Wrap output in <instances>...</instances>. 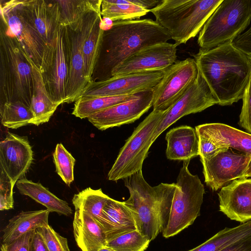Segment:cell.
<instances>
[{
    "label": "cell",
    "instance_id": "1",
    "mask_svg": "<svg viewBox=\"0 0 251 251\" xmlns=\"http://www.w3.org/2000/svg\"><path fill=\"white\" fill-rule=\"evenodd\" d=\"M194 57L217 104L230 105L243 99L251 77V63L232 42L207 50L200 49Z\"/></svg>",
    "mask_w": 251,
    "mask_h": 251
},
{
    "label": "cell",
    "instance_id": "2",
    "mask_svg": "<svg viewBox=\"0 0 251 251\" xmlns=\"http://www.w3.org/2000/svg\"><path fill=\"white\" fill-rule=\"evenodd\" d=\"M171 39L168 31L152 19L113 22L103 31L95 70L97 81L111 77L113 71L139 50Z\"/></svg>",
    "mask_w": 251,
    "mask_h": 251
},
{
    "label": "cell",
    "instance_id": "3",
    "mask_svg": "<svg viewBox=\"0 0 251 251\" xmlns=\"http://www.w3.org/2000/svg\"><path fill=\"white\" fill-rule=\"evenodd\" d=\"M123 180L130 195L124 202L132 213L137 230L151 241L167 226L176 183H161L151 186L142 171Z\"/></svg>",
    "mask_w": 251,
    "mask_h": 251
},
{
    "label": "cell",
    "instance_id": "4",
    "mask_svg": "<svg viewBox=\"0 0 251 251\" xmlns=\"http://www.w3.org/2000/svg\"><path fill=\"white\" fill-rule=\"evenodd\" d=\"M0 105L20 101L30 108L33 90L31 66L12 33L1 21Z\"/></svg>",
    "mask_w": 251,
    "mask_h": 251
},
{
    "label": "cell",
    "instance_id": "5",
    "mask_svg": "<svg viewBox=\"0 0 251 251\" xmlns=\"http://www.w3.org/2000/svg\"><path fill=\"white\" fill-rule=\"evenodd\" d=\"M223 0H162L150 10L177 46L200 33Z\"/></svg>",
    "mask_w": 251,
    "mask_h": 251
},
{
    "label": "cell",
    "instance_id": "6",
    "mask_svg": "<svg viewBox=\"0 0 251 251\" xmlns=\"http://www.w3.org/2000/svg\"><path fill=\"white\" fill-rule=\"evenodd\" d=\"M251 21V0H223L199 34L200 49L207 50L232 42Z\"/></svg>",
    "mask_w": 251,
    "mask_h": 251
},
{
    "label": "cell",
    "instance_id": "7",
    "mask_svg": "<svg viewBox=\"0 0 251 251\" xmlns=\"http://www.w3.org/2000/svg\"><path fill=\"white\" fill-rule=\"evenodd\" d=\"M189 164L183 162L177 177L169 219L162 231L166 238L188 227L200 215L204 188L199 176L189 171Z\"/></svg>",
    "mask_w": 251,
    "mask_h": 251
},
{
    "label": "cell",
    "instance_id": "8",
    "mask_svg": "<svg viewBox=\"0 0 251 251\" xmlns=\"http://www.w3.org/2000/svg\"><path fill=\"white\" fill-rule=\"evenodd\" d=\"M164 112L153 111L134 129L120 149L108 173V179L118 181L142 171L143 162L154 142V133Z\"/></svg>",
    "mask_w": 251,
    "mask_h": 251
},
{
    "label": "cell",
    "instance_id": "9",
    "mask_svg": "<svg viewBox=\"0 0 251 251\" xmlns=\"http://www.w3.org/2000/svg\"><path fill=\"white\" fill-rule=\"evenodd\" d=\"M1 20L18 41L21 48L42 73L50 49L25 15L21 0L0 2Z\"/></svg>",
    "mask_w": 251,
    "mask_h": 251
},
{
    "label": "cell",
    "instance_id": "10",
    "mask_svg": "<svg viewBox=\"0 0 251 251\" xmlns=\"http://www.w3.org/2000/svg\"><path fill=\"white\" fill-rule=\"evenodd\" d=\"M71 62V41L68 26L60 25L42 74L51 100L58 106L66 102Z\"/></svg>",
    "mask_w": 251,
    "mask_h": 251
},
{
    "label": "cell",
    "instance_id": "11",
    "mask_svg": "<svg viewBox=\"0 0 251 251\" xmlns=\"http://www.w3.org/2000/svg\"><path fill=\"white\" fill-rule=\"evenodd\" d=\"M198 72L196 61L191 58L176 61L166 69L162 80L153 89V111L168 109L185 93Z\"/></svg>",
    "mask_w": 251,
    "mask_h": 251
},
{
    "label": "cell",
    "instance_id": "12",
    "mask_svg": "<svg viewBox=\"0 0 251 251\" xmlns=\"http://www.w3.org/2000/svg\"><path fill=\"white\" fill-rule=\"evenodd\" d=\"M100 13H88L76 25L68 26L71 41V62L67 88L66 103L76 101L89 84L84 70L83 47Z\"/></svg>",
    "mask_w": 251,
    "mask_h": 251
},
{
    "label": "cell",
    "instance_id": "13",
    "mask_svg": "<svg viewBox=\"0 0 251 251\" xmlns=\"http://www.w3.org/2000/svg\"><path fill=\"white\" fill-rule=\"evenodd\" d=\"M165 72L137 73L92 81L78 99L128 95L152 90L161 81Z\"/></svg>",
    "mask_w": 251,
    "mask_h": 251
},
{
    "label": "cell",
    "instance_id": "14",
    "mask_svg": "<svg viewBox=\"0 0 251 251\" xmlns=\"http://www.w3.org/2000/svg\"><path fill=\"white\" fill-rule=\"evenodd\" d=\"M217 101L199 71L198 75L182 97L164 114L153 136V141L170 126L187 115L200 112Z\"/></svg>",
    "mask_w": 251,
    "mask_h": 251
},
{
    "label": "cell",
    "instance_id": "15",
    "mask_svg": "<svg viewBox=\"0 0 251 251\" xmlns=\"http://www.w3.org/2000/svg\"><path fill=\"white\" fill-rule=\"evenodd\" d=\"M200 160L205 183L213 191H217L234 180L245 178L251 155L235 152L228 149L208 159Z\"/></svg>",
    "mask_w": 251,
    "mask_h": 251
},
{
    "label": "cell",
    "instance_id": "16",
    "mask_svg": "<svg viewBox=\"0 0 251 251\" xmlns=\"http://www.w3.org/2000/svg\"><path fill=\"white\" fill-rule=\"evenodd\" d=\"M176 47L175 44L166 42L143 48L115 68L111 77L165 70L176 61Z\"/></svg>",
    "mask_w": 251,
    "mask_h": 251
},
{
    "label": "cell",
    "instance_id": "17",
    "mask_svg": "<svg viewBox=\"0 0 251 251\" xmlns=\"http://www.w3.org/2000/svg\"><path fill=\"white\" fill-rule=\"evenodd\" d=\"M153 89L137 93L133 99L96 113L88 121L100 130L129 124L152 106Z\"/></svg>",
    "mask_w": 251,
    "mask_h": 251
},
{
    "label": "cell",
    "instance_id": "18",
    "mask_svg": "<svg viewBox=\"0 0 251 251\" xmlns=\"http://www.w3.org/2000/svg\"><path fill=\"white\" fill-rule=\"evenodd\" d=\"M33 159V151L27 137L8 132L0 142V171L14 184L25 176Z\"/></svg>",
    "mask_w": 251,
    "mask_h": 251
},
{
    "label": "cell",
    "instance_id": "19",
    "mask_svg": "<svg viewBox=\"0 0 251 251\" xmlns=\"http://www.w3.org/2000/svg\"><path fill=\"white\" fill-rule=\"evenodd\" d=\"M220 210L242 223L251 220V178L234 180L218 194Z\"/></svg>",
    "mask_w": 251,
    "mask_h": 251
},
{
    "label": "cell",
    "instance_id": "20",
    "mask_svg": "<svg viewBox=\"0 0 251 251\" xmlns=\"http://www.w3.org/2000/svg\"><path fill=\"white\" fill-rule=\"evenodd\" d=\"M23 11L49 48L60 25V10L56 0H22Z\"/></svg>",
    "mask_w": 251,
    "mask_h": 251
},
{
    "label": "cell",
    "instance_id": "21",
    "mask_svg": "<svg viewBox=\"0 0 251 251\" xmlns=\"http://www.w3.org/2000/svg\"><path fill=\"white\" fill-rule=\"evenodd\" d=\"M198 137L206 139L221 148L233 149L251 155V134L222 123H208L195 127Z\"/></svg>",
    "mask_w": 251,
    "mask_h": 251
},
{
    "label": "cell",
    "instance_id": "22",
    "mask_svg": "<svg viewBox=\"0 0 251 251\" xmlns=\"http://www.w3.org/2000/svg\"><path fill=\"white\" fill-rule=\"evenodd\" d=\"M99 224L107 241L127 232L137 230L132 213L124 201L110 198L104 205Z\"/></svg>",
    "mask_w": 251,
    "mask_h": 251
},
{
    "label": "cell",
    "instance_id": "23",
    "mask_svg": "<svg viewBox=\"0 0 251 251\" xmlns=\"http://www.w3.org/2000/svg\"><path fill=\"white\" fill-rule=\"evenodd\" d=\"M166 155L171 160L190 162L200 155L199 138L196 129L181 126L170 129L165 136Z\"/></svg>",
    "mask_w": 251,
    "mask_h": 251
},
{
    "label": "cell",
    "instance_id": "24",
    "mask_svg": "<svg viewBox=\"0 0 251 251\" xmlns=\"http://www.w3.org/2000/svg\"><path fill=\"white\" fill-rule=\"evenodd\" d=\"M73 225L75 240L82 251H98L105 247L107 239L102 228L88 214L75 211Z\"/></svg>",
    "mask_w": 251,
    "mask_h": 251
},
{
    "label": "cell",
    "instance_id": "25",
    "mask_svg": "<svg viewBox=\"0 0 251 251\" xmlns=\"http://www.w3.org/2000/svg\"><path fill=\"white\" fill-rule=\"evenodd\" d=\"M28 60L32 68L33 80L30 109L34 116L33 125L39 126L50 120L58 105L50 99L41 71L29 58Z\"/></svg>",
    "mask_w": 251,
    "mask_h": 251
},
{
    "label": "cell",
    "instance_id": "26",
    "mask_svg": "<svg viewBox=\"0 0 251 251\" xmlns=\"http://www.w3.org/2000/svg\"><path fill=\"white\" fill-rule=\"evenodd\" d=\"M48 209L22 211L11 218L2 230V244L9 242L22 235L49 225Z\"/></svg>",
    "mask_w": 251,
    "mask_h": 251
},
{
    "label": "cell",
    "instance_id": "27",
    "mask_svg": "<svg viewBox=\"0 0 251 251\" xmlns=\"http://www.w3.org/2000/svg\"><path fill=\"white\" fill-rule=\"evenodd\" d=\"M16 185L21 194L42 204L50 212L67 216L72 214L73 210L66 201L57 197L40 182L22 178L17 181Z\"/></svg>",
    "mask_w": 251,
    "mask_h": 251
},
{
    "label": "cell",
    "instance_id": "28",
    "mask_svg": "<svg viewBox=\"0 0 251 251\" xmlns=\"http://www.w3.org/2000/svg\"><path fill=\"white\" fill-rule=\"evenodd\" d=\"M60 10V25H77L88 13H100L102 0H56Z\"/></svg>",
    "mask_w": 251,
    "mask_h": 251
},
{
    "label": "cell",
    "instance_id": "29",
    "mask_svg": "<svg viewBox=\"0 0 251 251\" xmlns=\"http://www.w3.org/2000/svg\"><path fill=\"white\" fill-rule=\"evenodd\" d=\"M110 198L101 189L95 190L88 187L75 194L72 202L75 211L88 214L99 224L102 209Z\"/></svg>",
    "mask_w": 251,
    "mask_h": 251
},
{
    "label": "cell",
    "instance_id": "30",
    "mask_svg": "<svg viewBox=\"0 0 251 251\" xmlns=\"http://www.w3.org/2000/svg\"><path fill=\"white\" fill-rule=\"evenodd\" d=\"M249 236H251V220L234 227H226L201 245L187 251H219L235 241Z\"/></svg>",
    "mask_w": 251,
    "mask_h": 251
},
{
    "label": "cell",
    "instance_id": "31",
    "mask_svg": "<svg viewBox=\"0 0 251 251\" xmlns=\"http://www.w3.org/2000/svg\"><path fill=\"white\" fill-rule=\"evenodd\" d=\"M104 29L100 17L95 25L83 47L84 70L86 80L89 84L97 65Z\"/></svg>",
    "mask_w": 251,
    "mask_h": 251
},
{
    "label": "cell",
    "instance_id": "32",
    "mask_svg": "<svg viewBox=\"0 0 251 251\" xmlns=\"http://www.w3.org/2000/svg\"><path fill=\"white\" fill-rule=\"evenodd\" d=\"M137 94L78 99L75 101L72 114L80 119L88 118L96 113L133 99Z\"/></svg>",
    "mask_w": 251,
    "mask_h": 251
},
{
    "label": "cell",
    "instance_id": "33",
    "mask_svg": "<svg viewBox=\"0 0 251 251\" xmlns=\"http://www.w3.org/2000/svg\"><path fill=\"white\" fill-rule=\"evenodd\" d=\"M149 12L126 0H102L100 7L101 16L113 22L139 19Z\"/></svg>",
    "mask_w": 251,
    "mask_h": 251
},
{
    "label": "cell",
    "instance_id": "34",
    "mask_svg": "<svg viewBox=\"0 0 251 251\" xmlns=\"http://www.w3.org/2000/svg\"><path fill=\"white\" fill-rule=\"evenodd\" d=\"M0 118L3 126L12 129L33 125L34 121L30 108L20 101L0 105Z\"/></svg>",
    "mask_w": 251,
    "mask_h": 251
},
{
    "label": "cell",
    "instance_id": "35",
    "mask_svg": "<svg viewBox=\"0 0 251 251\" xmlns=\"http://www.w3.org/2000/svg\"><path fill=\"white\" fill-rule=\"evenodd\" d=\"M150 242L136 230L107 241L105 247L115 251H145Z\"/></svg>",
    "mask_w": 251,
    "mask_h": 251
},
{
    "label": "cell",
    "instance_id": "36",
    "mask_svg": "<svg viewBox=\"0 0 251 251\" xmlns=\"http://www.w3.org/2000/svg\"><path fill=\"white\" fill-rule=\"evenodd\" d=\"M52 156L56 173L69 186L74 179L75 159L61 143L56 145Z\"/></svg>",
    "mask_w": 251,
    "mask_h": 251
},
{
    "label": "cell",
    "instance_id": "37",
    "mask_svg": "<svg viewBox=\"0 0 251 251\" xmlns=\"http://www.w3.org/2000/svg\"><path fill=\"white\" fill-rule=\"evenodd\" d=\"M37 229L49 251H70L67 239L58 234L49 225Z\"/></svg>",
    "mask_w": 251,
    "mask_h": 251
},
{
    "label": "cell",
    "instance_id": "38",
    "mask_svg": "<svg viewBox=\"0 0 251 251\" xmlns=\"http://www.w3.org/2000/svg\"><path fill=\"white\" fill-rule=\"evenodd\" d=\"M14 184L10 177L0 171V210L13 208V189Z\"/></svg>",
    "mask_w": 251,
    "mask_h": 251
},
{
    "label": "cell",
    "instance_id": "39",
    "mask_svg": "<svg viewBox=\"0 0 251 251\" xmlns=\"http://www.w3.org/2000/svg\"><path fill=\"white\" fill-rule=\"evenodd\" d=\"M239 124L251 134V77L245 89Z\"/></svg>",
    "mask_w": 251,
    "mask_h": 251
},
{
    "label": "cell",
    "instance_id": "40",
    "mask_svg": "<svg viewBox=\"0 0 251 251\" xmlns=\"http://www.w3.org/2000/svg\"><path fill=\"white\" fill-rule=\"evenodd\" d=\"M34 230L27 232L9 242L1 244V251H30Z\"/></svg>",
    "mask_w": 251,
    "mask_h": 251
},
{
    "label": "cell",
    "instance_id": "41",
    "mask_svg": "<svg viewBox=\"0 0 251 251\" xmlns=\"http://www.w3.org/2000/svg\"><path fill=\"white\" fill-rule=\"evenodd\" d=\"M219 251H251V236L235 241Z\"/></svg>",
    "mask_w": 251,
    "mask_h": 251
},
{
    "label": "cell",
    "instance_id": "42",
    "mask_svg": "<svg viewBox=\"0 0 251 251\" xmlns=\"http://www.w3.org/2000/svg\"><path fill=\"white\" fill-rule=\"evenodd\" d=\"M30 251H49L40 233L37 229L34 231Z\"/></svg>",
    "mask_w": 251,
    "mask_h": 251
},
{
    "label": "cell",
    "instance_id": "43",
    "mask_svg": "<svg viewBox=\"0 0 251 251\" xmlns=\"http://www.w3.org/2000/svg\"><path fill=\"white\" fill-rule=\"evenodd\" d=\"M245 177V178H248L249 177H251V161L250 164L249 165V166L247 170V172L246 173Z\"/></svg>",
    "mask_w": 251,
    "mask_h": 251
},
{
    "label": "cell",
    "instance_id": "44",
    "mask_svg": "<svg viewBox=\"0 0 251 251\" xmlns=\"http://www.w3.org/2000/svg\"><path fill=\"white\" fill-rule=\"evenodd\" d=\"M98 251H114L112 249H111L109 248H107L106 247H104L101 248Z\"/></svg>",
    "mask_w": 251,
    "mask_h": 251
},
{
    "label": "cell",
    "instance_id": "45",
    "mask_svg": "<svg viewBox=\"0 0 251 251\" xmlns=\"http://www.w3.org/2000/svg\"><path fill=\"white\" fill-rule=\"evenodd\" d=\"M248 56V55H247ZM250 62H251V55H249V56H248Z\"/></svg>",
    "mask_w": 251,
    "mask_h": 251
}]
</instances>
